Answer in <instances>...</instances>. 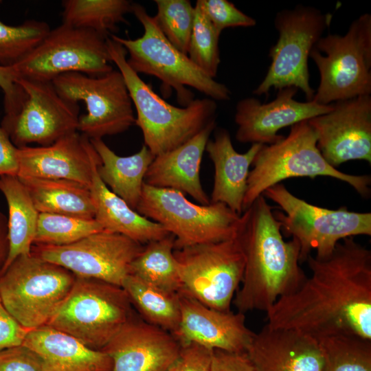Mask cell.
I'll return each instance as SVG.
<instances>
[{
	"mask_svg": "<svg viewBox=\"0 0 371 371\" xmlns=\"http://www.w3.org/2000/svg\"><path fill=\"white\" fill-rule=\"evenodd\" d=\"M192 32L188 56L190 59L210 77L216 76L221 63L219 33L205 16L196 1Z\"/></svg>",
	"mask_w": 371,
	"mask_h": 371,
	"instance_id": "obj_37",
	"label": "cell"
},
{
	"mask_svg": "<svg viewBox=\"0 0 371 371\" xmlns=\"http://www.w3.org/2000/svg\"><path fill=\"white\" fill-rule=\"evenodd\" d=\"M125 291L104 281L77 277L47 325L87 347L102 350L132 317Z\"/></svg>",
	"mask_w": 371,
	"mask_h": 371,
	"instance_id": "obj_7",
	"label": "cell"
},
{
	"mask_svg": "<svg viewBox=\"0 0 371 371\" xmlns=\"http://www.w3.org/2000/svg\"><path fill=\"white\" fill-rule=\"evenodd\" d=\"M246 352L257 371H322L324 363L317 339L267 324L254 334Z\"/></svg>",
	"mask_w": 371,
	"mask_h": 371,
	"instance_id": "obj_22",
	"label": "cell"
},
{
	"mask_svg": "<svg viewBox=\"0 0 371 371\" xmlns=\"http://www.w3.org/2000/svg\"><path fill=\"white\" fill-rule=\"evenodd\" d=\"M9 253L8 218L0 211V271L4 266Z\"/></svg>",
	"mask_w": 371,
	"mask_h": 371,
	"instance_id": "obj_45",
	"label": "cell"
},
{
	"mask_svg": "<svg viewBox=\"0 0 371 371\" xmlns=\"http://www.w3.org/2000/svg\"><path fill=\"white\" fill-rule=\"evenodd\" d=\"M216 126V121H212L186 142L155 157L145 175L144 183L188 194L201 205L210 204L199 174L206 144Z\"/></svg>",
	"mask_w": 371,
	"mask_h": 371,
	"instance_id": "obj_23",
	"label": "cell"
},
{
	"mask_svg": "<svg viewBox=\"0 0 371 371\" xmlns=\"http://www.w3.org/2000/svg\"><path fill=\"white\" fill-rule=\"evenodd\" d=\"M284 211L274 214L281 229L300 243V263L305 262L312 250L315 257L326 258L342 240L359 235H371V213L350 211L347 207L337 210L308 203L289 192L281 183L262 194Z\"/></svg>",
	"mask_w": 371,
	"mask_h": 371,
	"instance_id": "obj_9",
	"label": "cell"
},
{
	"mask_svg": "<svg viewBox=\"0 0 371 371\" xmlns=\"http://www.w3.org/2000/svg\"><path fill=\"white\" fill-rule=\"evenodd\" d=\"M332 19V14L308 5H298L278 12L274 18L278 38L269 52L271 63L253 93L267 97L272 88L295 87L304 92L307 101H311L315 91L310 85L308 59Z\"/></svg>",
	"mask_w": 371,
	"mask_h": 371,
	"instance_id": "obj_11",
	"label": "cell"
},
{
	"mask_svg": "<svg viewBox=\"0 0 371 371\" xmlns=\"http://www.w3.org/2000/svg\"><path fill=\"white\" fill-rule=\"evenodd\" d=\"M175 236L168 234L143 247L130 266V274L164 291L177 293L181 284L174 256Z\"/></svg>",
	"mask_w": 371,
	"mask_h": 371,
	"instance_id": "obj_32",
	"label": "cell"
},
{
	"mask_svg": "<svg viewBox=\"0 0 371 371\" xmlns=\"http://www.w3.org/2000/svg\"><path fill=\"white\" fill-rule=\"evenodd\" d=\"M18 177L63 179L90 187L100 160L89 137L74 132L45 146L18 148Z\"/></svg>",
	"mask_w": 371,
	"mask_h": 371,
	"instance_id": "obj_20",
	"label": "cell"
},
{
	"mask_svg": "<svg viewBox=\"0 0 371 371\" xmlns=\"http://www.w3.org/2000/svg\"><path fill=\"white\" fill-rule=\"evenodd\" d=\"M52 82L66 100L85 103L87 113L79 116L77 131L90 139L122 133L135 124L133 104L119 70L100 76L67 73Z\"/></svg>",
	"mask_w": 371,
	"mask_h": 371,
	"instance_id": "obj_15",
	"label": "cell"
},
{
	"mask_svg": "<svg viewBox=\"0 0 371 371\" xmlns=\"http://www.w3.org/2000/svg\"><path fill=\"white\" fill-rule=\"evenodd\" d=\"M90 140L100 157V163L97 166L100 178L109 190L135 210L145 175L155 156L145 145L133 155L120 156L102 139Z\"/></svg>",
	"mask_w": 371,
	"mask_h": 371,
	"instance_id": "obj_27",
	"label": "cell"
},
{
	"mask_svg": "<svg viewBox=\"0 0 371 371\" xmlns=\"http://www.w3.org/2000/svg\"><path fill=\"white\" fill-rule=\"evenodd\" d=\"M1 2H2V1H0V3H1Z\"/></svg>",
	"mask_w": 371,
	"mask_h": 371,
	"instance_id": "obj_46",
	"label": "cell"
},
{
	"mask_svg": "<svg viewBox=\"0 0 371 371\" xmlns=\"http://www.w3.org/2000/svg\"><path fill=\"white\" fill-rule=\"evenodd\" d=\"M93 168L90 190L95 206L94 218L104 230L124 235L141 244L148 243L170 234L161 225L133 210L114 194L100 178L97 166Z\"/></svg>",
	"mask_w": 371,
	"mask_h": 371,
	"instance_id": "obj_26",
	"label": "cell"
},
{
	"mask_svg": "<svg viewBox=\"0 0 371 371\" xmlns=\"http://www.w3.org/2000/svg\"><path fill=\"white\" fill-rule=\"evenodd\" d=\"M153 16L168 41L188 55L194 21L195 9L188 0H155Z\"/></svg>",
	"mask_w": 371,
	"mask_h": 371,
	"instance_id": "obj_36",
	"label": "cell"
},
{
	"mask_svg": "<svg viewBox=\"0 0 371 371\" xmlns=\"http://www.w3.org/2000/svg\"><path fill=\"white\" fill-rule=\"evenodd\" d=\"M297 92L295 87L279 89L273 100L264 104L251 97L238 101L234 115L238 126L236 139L241 143L272 144L284 137L278 134L282 128L308 120L333 109V104L297 101L294 99Z\"/></svg>",
	"mask_w": 371,
	"mask_h": 371,
	"instance_id": "obj_18",
	"label": "cell"
},
{
	"mask_svg": "<svg viewBox=\"0 0 371 371\" xmlns=\"http://www.w3.org/2000/svg\"><path fill=\"white\" fill-rule=\"evenodd\" d=\"M320 81L313 101L328 105L371 93V15L355 19L344 35L328 34L312 49Z\"/></svg>",
	"mask_w": 371,
	"mask_h": 371,
	"instance_id": "obj_6",
	"label": "cell"
},
{
	"mask_svg": "<svg viewBox=\"0 0 371 371\" xmlns=\"http://www.w3.org/2000/svg\"><path fill=\"white\" fill-rule=\"evenodd\" d=\"M107 38L62 23L50 30L40 44L12 67L18 77L43 81L52 82L72 72L103 76L114 69Z\"/></svg>",
	"mask_w": 371,
	"mask_h": 371,
	"instance_id": "obj_14",
	"label": "cell"
},
{
	"mask_svg": "<svg viewBox=\"0 0 371 371\" xmlns=\"http://www.w3.org/2000/svg\"><path fill=\"white\" fill-rule=\"evenodd\" d=\"M102 230L95 218L39 213L33 245H69Z\"/></svg>",
	"mask_w": 371,
	"mask_h": 371,
	"instance_id": "obj_34",
	"label": "cell"
},
{
	"mask_svg": "<svg viewBox=\"0 0 371 371\" xmlns=\"http://www.w3.org/2000/svg\"><path fill=\"white\" fill-rule=\"evenodd\" d=\"M0 192L8 208L9 240V253L1 273L17 257L31 254L39 212L16 175L0 176Z\"/></svg>",
	"mask_w": 371,
	"mask_h": 371,
	"instance_id": "obj_29",
	"label": "cell"
},
{
	"mask_svg": "<svg viewBox=\"0 0 371 371\" xmlns=\"http://www.w3.org/2000/svg\"><path fill=\"white\" fill-rule=\"evenodd\" d=\"M305 262L311 276L266 312L267 325L317 341L337 335L371 339V251L350 237L328 257L310 254Z\"/></svg>",
	"mask_w": 371,
	"mask_h": 371,
	"instance_id": "obj_1",
	"label": "cell"
},
{
	"mask_svg": "<svg viewBox=\"0 0 371 371\" xmlns=\"http://www.w3.org/2000/svg\"><path fill=\"white\" fill-rule=\"evenodd\" d=\"M213 350L196 344L181 345L168 371H210Z\"/></svg>",
	"mask_w": 371,
	"mask_h": 371,
	"instance_id": "obj_40",
	"label": "cell"
},
{
	"mask_svg": "<svg viewBox=\"0 0 371 371\" xmlns=\"http://www.w3.org/2000/svg\"><path fill=\"white\" fill-rule=\"evenodd\" d=\"M205 16L219 32L227 27H253L256 20L227 0H197Z\"/></svg>",
	"mask_w": 371,
	"mask_h": 371,
	"instance_id": "obj_38",
	"label": "cell"
},
{
	"mask_svg": "<svg viewBox=\"0 0 371 371\" xmlns=\"http://www.w3.org/2000/svg\"><path fill=\"white\" fill-rule=\"evenodd\" d=\"M181 347L169 332L132 318L102 350L111 359V371H168Z\"/></svg>",
	"mask_w": 371,
	"mask_h": 371,
	"instance_id": "obj_21",
	"label": "cell"
},
{
	"mask_svg": "<svg viewBox=\"0 0 371 371\" xmlns=\"http://www.w3.org/2000/svg\"><path fill=\"white\" fill-rule=\"evenodd\" d=\"M175 236V249L236 236L240 215L221 203L195 204L182 192L143 185L135 210Z\"/></svg>",
	"mask_w": 371,
	"mask_h": 371,
	"instance_id": "obj_10",
	"label": "cell"
},
{
	"mask_svg": "<svg viewBox=\"0 0 371 371\" xmlns=\"http://www.w3.org/2000/svg\"><path fill=\"white\" fill-rule=\"evenodd\" d=\"M50 30L43 21L27 20L10 25L0 19V65H15L40 44Z\"/></svg>",
	"mask_w": 371,
	"mask_h": 371,
	"instance_id": "obj_35",
	"label": "cell"
},
{
	"mask_svg": "<svg viewBox=\"0 0 371 371\" xmlns=\"http://www.w3.org/2000/svg\"><path fill=\"white\" fill-rule=\"evenodd\" d=\"M210 371H257L246 352L214 350Z\"/></svg>",
	"mask_w": 371,
	"mask_h": 371,
	"instance_id": "obj_41",
	"label": "cell"
},
{
	"mask_svg": "<svg viewBox=\"0 0 371 371\" xmlns=\"http://www.w3.org/2000/svg\"><path fill=\"white\" fill-rule=\"evenodd\" d=\"M18 178L39 213L94 218L95 206L89 186L63 179Z\"/></svg>",
	"mask_w": 371,
	"mask_h": 371,
	"instance_id": "obj_28",
	"label": "cell"
},
{
	"mask_svg": "<svg viewBox=\"0 0 371 371\" xmlns=\"http://www.w3.org/2000/svg\"><path fill=\"white\" fill-rule=\"evenodd\" d=\"M62 23L94 31L109 37L117 30V25L126 23L125 15L131 12L128 0H64L62 1Z\"/></svg>",
	"mask_w": 371,
	"mask_h": 371,
	"instance_id": "obj_30",
	"label": "cell"
},
{
	"mask_svg": "<svg viewBox=\"0 0 371 371\" xmlns=\"http://www.w3.org/2000/svg\"><path fill=\"white\" fill-rule=\"evenodd\" d=\"M180 322L172 334L181 345L196 344L211 350L246 352L254 333L245 325L244 313L210 308L178 292Z\"/></svg>",
	"mask_w": 371,
	"mask_h": 371,
	"instance_id": "obj_19",
	"label": "cell"
},
{
	"mask_svg": "<svg viewBox=\"0 0 371 371\" xmlns=\"http://www.w3.org/2000/svg\"><path fill=\"white\" fill-rule=\"evenodd\" d=\"M112 63L122 74L142 131L144 145L156 157L188 141L215 120L217 105L210 98L193 100L186 106H173L157 94L126 61L127 52L119 43L107 38Z\"/></svg>",
	"mask_w": 371,
	"mask_h": 371,
	"instance_id": "obj_3",
	"label": "cell"
},
{
	"mask_svg": "<svg viewBox=\"0 0 371 371\" xmlns=\"http://www.w3.org/2000/svg\"><path fill=\"white\" fill-rule=\"evenodd\" d=\"M333 104L331 111L308 120L324 159L337 168L350 160L371 163V96Z\"/></svg>",
	"mask_w": 371,
	"mask_h": 371,
	"instance_id": "obj_17",
	"label": "cell"
},
{
	"mask_svg": "<svg viewBox=\"0 0 371 371\" xmlns=\"http://www.w3.org/2000/svg\"><path fill=\"white\" fill-rule=\"evenodd\" d=\"M27 332L10 315L0 300V350L22 344Z\"/></svg>",
	"mask_w": 371,
	"mask_h": 371,
	"instance_id": "obj_42",
	"label": "cell"
},
{
	"mask_svg": "<svg viewBox=\"0 0 371 371\" xmlns=\"http://www.w3.org/2000/svg\"><path fill=\"white\" fill-rule=\"evenodd\" d=\"M122 287L146 322L172 335L177 330L181 315L177 293L164 291L131 274Z\"/></svg>",
	"mask_w": 371,
	"mask_h": 371,
	"instance_id": "obj_31",
	"label": "cell"
},
{
	"mask_svg": "<svg viewBox=\"0 0 371 371\" xmlns=\"http://www.w3.org/2000/svg\"><path fill=\"white\" fill-rule=\"evenodd\" d=\"M19 92L0 126L17 148L49 146L77 131L80 107L64 98L51 81L18 77Z\"/></svg>",
	"mask_w": 371,
	"mask_h": 371,
	"instance_id": "obj_12",
	"label": "cell"
},
{
	"mask_svg": "<svg viewBox=\"0 0 371 371\" xmlns=\"http://www.w3.org/2000/svg\"><path fill=\"white\" fill-rule=\"evenodd\" d=\"M263 145L251 144L245 153H239L229 132L224 128L216 130L214 139L208 140L205 150L214 166L210 203H223L241 215L249 167Z\"/></svg>",
	"mask_w": 371,
	"mask_h": 371,
	"instance_id": "obj_24",
	"label": "cell"
},
{
	"mask_svg": "<svg viewBox=\"0 0 371 371\" xmlns=\"http://www.w3.org/2000/svg\"><path fill=\"white\" fill-rule=\"evenodd\" d=\"M322 371H371V339L337 335L319 339Z\"/></svg>",
	"mask_w": 371,
	"mask_h": 371,
	"instance_id": "obj_33",
	"label": "cell"
},
{
	"mask_svg": "<svg viewBox=\"0 0 371 371\" xmlns=\"http://www.w3.org/2000/svg\"><path fill=\"white\" fill-rule=\"evenodd\" d=\"M252 166L243 212L267 189L294 177H329L347 183L363 198H368L371 193L370 175L343 172L324 159L317 148L315 133L308 120L292 126L289 135L278 142L263 145Z\"/></svg>",
	"mask_w": 371,
	"mask_h": 371,
	"instance_id": "obj_4",
	"label": "cell"
},
{
	"mask_svg": "<svg viewBox=\"0 0 371 371\" xmlns=\"http://www.w3.org/2000/svg\"><path fill=\"white\" fill-rule=\"evenodd\" d=\"M144 246L130 238L102 230L74 243L36 245L31 253L69 270L77 277L92 278L121 286L133 260Z\"/></svg>",
	"mask_w": 371,
	"mask_h": 371,
	"instance_id": "obj_16",
	"label": "cell"
},
{
	"mask_svg": "<svg viewBox=\"0 0 371 371\" xmlns=\"http://www.w3.org/2000/svg\"><path fill=\"white\" fill-rule=\"evenodd\" d=\"M76 276L31 253L17 257L0 273V300L30 330L47 325L70 292Z\"/></svg>",
	"mask_w": 371,
	"mask_h": 371,
	"instance_id": "obj_8",
	"label": "cell"
},
{
	"mask_svg": "<svg viewBox=\"0 0 371 371\" xmlns=\"http://www.w3.org/2000/svg\"><path fill=\"white\" fill-rule=\"evenodd\" d=\"M281 230L280 222L263 195L241 214L236 237L245 265L241 287L233 300L238 312H267L306 280L299 265L300 243L294 238L285 241Z\"/></svg>",
	"mask_w": 371,
	"mask_h": 371,
	"instance_id": "obj_2",
	"label": "cell"
},
{
	"mask_svg": "<svg viewBox=\"0 0 371 371\" xmlns=\"http://www.w3.org/2000/svg\"><path fill=\"white\" fill-rule=\"evenodd\" d=\"M0 371H43L40 357L23 344L0 350Z\"/></svg>",
	"mask_w": 371,
	"mask_h": 371,
	"instance_id": "obj_39",
	"label": "cell"
},
{
	"mask_svg": "<svg viewBox=\"0 0 371 371\" xmlns=\"http://www.w3.org/2000/svg\"><path fill=\"white\" fill-rule=\"evenodd\" d=\"M23 344L40 357L43 371H111L112 368L105 352L90 348L49 325L28 330Z\"/></svg>",
	"mask_w": 371,
	"mask_h": 371,
	"instance_id": "obj_25",
	"label": "cell"
},
{
	"mask_svg": "<svg viewBox=\"0 0 371 371\" xmlns=\"http://www.w3.org/2000/svg\"><path fill=\"white\" fill-rule=\"evenodd\" d=\"M131 13L144 27L143 35L136 39L111 34L109 37L122 45L128 54V65L137 74L155 76L162 85L172 88L183 106L193 100L191 87L214 100H229L231 91L199 68L188 55L182 53L165 37L153 16L141 4L132 3Z\"/></svg>",
	"mask_w": 371,
	"mask_h": 371,
	"instance_id": "obj_5",
	"label": "cell"
},
{
	"mask_svg": "<svg viewBox=\"0 0 371 371\" xmlns=\"http://www.w3.org/2000/svg\"><path fill=\"white\" fill-rule=\"evenodd\" d=\"M18 76L12 67L0 65V88L2 89L4 98V110L12 105L17 98L19 86L16 82Z\"/></svg>",
	"mask_w": 371,
	"mask_h": 371,
	"instance_id": "obj_44",
	"label": "cell"
},
{
	"mask_svg": "<svg viewBox=\"0 0 371 371\" xmlns=\"http://www.w3.org/2000/svg\"><path fill=\"white\" fill-rule=\"evenodd\" d=\"M18 148L0 126V176L16 175L19 169Z\"/></svg>",
	"mask_w": 371,
	"mask_h": 371,
	"instance_id": "obj_43",
	"label": "cell"
},
{
	"mask_svg": "<svg viewBox=\"0 0 371 371\" xmlns=\"http://www.w3.org/2000/svg\"><path fill=\"white\" fill-rule=\"evenodd\" d=\"M183 292L203 304L229 311L241 284L245 256L236 236L232 238L174 250Z\"/></svg>",
	"mask_w": 371,
	"mask_h": 371,
	"instance_id": "obj_13",
	"label": "cell"
}]
</instances>
